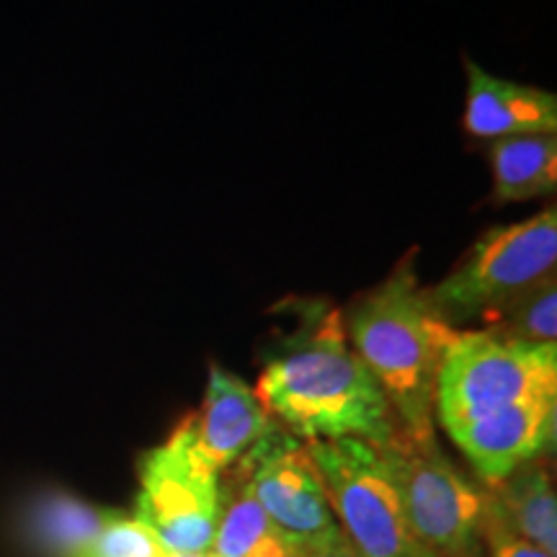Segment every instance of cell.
I'll use <instances>...</instances> for the list:
<instances>
[{"label": "cell", "instance_id": "obj_1", "mask_svg": "<svg viewBox=\"0 0 557 557\" xmlns=\"http://www.w3.org/2000/svg\"><path fill=\"white\" fill-rule=\"evenodd\" d=\"M299 329L284 341L256 387L263 408L308 442L359 438L385 447L400 423L348 344L344 315L320 299L299 305Z\"/></svg>", "mask_w": 557, "mask_h": 557}, {"label": "cell", "instance_id": "obj_2", "mask_svg": "<svg viewBox=\"0 0 557 557\" xmlns=\"http://www.w3.org/2000/svg\"><path fill=\"white\" fill-rule=\"evenodd\" d=\"M344 325L400 429L410 436H434L436 377L457 329L434 308L413 259H400L385 282L359 297Z\"/></svg>", "mask_w": 557, "mask_h": 557}, {"label": "cell", "instance_id": "obj_3", "mask_svg": "<svg viewBox=\"0 0 557 557\" xmlns=\"http://www.w3.org/2000/svg\"><path fill=\"white\" fill-rule=\"evenodd\" d=\"M555 269L557 209L547 207L517 225L480 235L465 259L429 287V297L451 329L470 320L487 329L508 305L553 278Z\"/></svg>", "mask_w": 557, "mask_h": 557}, {"label": "cell", "instance_id": "obj_4", "mask_svg": "<svg viewBox=\"0 0 557 557\" xmlns=\"http://www.w3.org/2000/svg\"><path fill=\"white\" fill-rule=\"evenodd\" d=\"M540 398H557V346L457 331L436 377L434 413L444 429Z\"/></svg>", "mask_w": 557, "mask_h": 557}, {"label": "cell", "instance_id": "obj_5", "mask_svg": "<svg viewBox=\"0 0 557 557\" xmlns=\"http://www.w3.org/2000/svg\"><path fill=\"white\" fill-rule=\"evenodd\" d=\"M377 449L410 529L436 557H483L485 496L459 475L434 436L398 431Z\"/></svg>", "mask_w": 557, "mask_h": 557}, {"label": "cell", "instance_id": "obj_6", "mask_svg": "<svg viewBox=\"0 0 557 557\" xmlns=\"http://www.w3.org/2000/svg\"><path fill=\"white\" fill-rule=\"evenodd\" d=\"M305 449L323 480L331 511L361 557H436L410 529L372 444L315 438Z\"/></svg>", "mask_w": 557, "mask_h": 557}, {"label": "cell", "instance_id": "obj_7", "mask_svg": "<svg viewBox=\"0 0 557 557\" xmlns=\"http://www.w3.org/2000/svg\"><path fill=\"white\" fill-rule=\"evenodd\" d=\"M139 480L137 519L156 532L165 549L171 555L209 553L218 527L220 475L194 455L184 423L143 459Z\"/></svg>", "mask_w": 557, "mask_h": 557}, {"label": "cell", "instance_id": "obj_8", "mask_svg": "<svg viewBox=\"0 0 557 557\" xmlns=\"http://www.w3.org/2000/svg\"><path fill=\"white\" fill-rule=\"evenodd\" d=\"M292 553L336 537L329 496L315 465L295 434L271 429L238 459V468Z\"/></svg>", "mask_w": 557, "mask_h": 557}, {"label": "cell", "instance_id": "obj_9", "mask_svg": "<svg viewBox=\"0 0 557 557\" xmlns=\"http://www.w3.org/2000/svg\"><path fill=\"white\" fill-rule=\"evenodd\" d=\"M557 398H540L491 410L447 429L487 485H498L537 459L555 442Z\"/></svg>", "mask_w": 557, "mask_h": 557}, {"label": "cell", "instance_id": "obj_10", "mask_svg": "<svg viewBox=\"0 0 557 557\" xmlns=\"http://www.w3.org/2000/svg\"><path fill=\"white\" fill-rule=\"evenodd\" d=\"M186 434L194 455L214 475L233 468L246 451L274 429V418L246 382L212 367L205 403L197 413L186 416Z\"/></svg>", "mask_w": 557, "mask_h": 557}, {"label": "cell", "instance_id": "obj_11", "mask_svg": "<svg viewBox=\"0 0 557 557\" xmlns=\"http://www.w3.org/2000/svg\"><path fill=\"white\" fill-rule=\"evenodd\" d=\"M465 67H468V103H465L462 124L472 137L496 143L521 135H555V94L524 83L500 81L472 60H465Z\"/></svg>", "mask_w": 557, "mask_h": 557}, {"label": "cell", "instance_id": "obj_12", "mask_svg": "<svg viewBox=\"0 0 557 557\" xmlns=\"http://www.w3.org/2000/svg\"><path fill=\"white\" fill-rule=\"evenodd\" d=\"M209 553L214 557H289L274 521L238 470H227L225 483H220L218 527Z\"/></svg>", "mask_w": 557, "mask_h": 557}, {"label": "cell", "instance_id": "obj_13", "mask_svg": "<svg viewBox=\"0 0 557 557\" xmlns=\"http://www.w3.org/2000/svg\"><path fill=\"white\" fill-rule=\"evenodd\" d=\"M496 491L487 496V506L504 524L519 534L521 540L532 542L545 549L557 553V506L555 491L549 475L540 465L527 462L513 470L504 483L493 485Z\"/></svg>", "mask_w": 557, "mask_h": 557}, {"label": "cell", "instance_id": "obj_14", "mask_svg": "<svg viewBox=\"0 0 557 557\" xmlns=\"http://www.w3.org/2000/svg\"><path fill=\"white\" fill-rule=\"evenodd\" d=\"M493 199L498 205L553 197L557 189V137L521 135L491 143Z\"/></svg>", "mask_w": 557, "mask_h": 557}, {"label": "cell", "instance_id": "obj_15", "mask_svg": "<svg viewBox=\"0 0 557 557\" xmlns=\"http://www.w3.org/2000/svg\"><path fill=\"white\" fill-rule=\"evenodd\" d=\"M498 336L532 346H555L557 338V282L555 276L500 312L487 329Z\"/></svg>", "mask_w": 557, "mask_h": 557}, {"label": "cell", "instance_id": "obj_16", "mask_svg": "<svg viewBox=\"0 0 557 557\" xmlns=\"http://www.w3.org/2000/svg\"><path fill=\"white\" fill-rule=\"evenodd\" d=\"M39 537L60 557H75L114 513L96 511L73 498H50L39 506Z\"/></svg>", "mask_w": 557, "mask_h": 557}, {"label": "cell", "instance_id": "obj_17", "mask_svg": "<svg viewBox=\"0 0 557 557\" xmlns=\"http://www.w3.org/2000/svg\"><path fill=\"white\" fill-rule=\"evenodd\" d=\"M163 542L139 519L111 517L75 557H169Z\"/></svg>", "mask_w": 557, "mask_h": 557}, {"label": "cell", "instance_id": "obj_18", "mask_svg": "<svg viewBox=\"0 0 557 557\" xmlns=\"http://www.w3.org/2000/svg\"><path fill=\"white\" fill-rule=\"evenodd\" d=\"M483 542L491 549V557H555L545 553V549L532 545V542L521 540L513 534L496 513L491 511L485 496V511H483Z\"/></svg>", "mask_w": 557, "mask_h": 557}, {"label": "cell", "instance_id": "obj_19", "mask_svg": "<svg viewBox=\"0 0 557 557\" xmlns=\"http://www.w3.org/2000/svg\"><path fill=\"white\" fill-rule=\"evenodd\" d=\"M289 557H361V555L359 549L354 547V542L346 537L344 529H341L336 537L315 542V545H308V547L292 549Z\"/></svg>", "mask_w": 557, "mask_h": 557}, {"label": "cell", "instance_id": "obj_20", "mask_svg": "<svg viewBox=\"0 0 557 557\" xmlns=\"http://www.w3.org/2000/svg\"><path fill=\"white\" fill-rule=\"evenodd\" d=\"M169 557H214V555H209V553H205V555H169Z\"/></svg>", "mask_w": 557, "mask_h": 557}]
</instances>
